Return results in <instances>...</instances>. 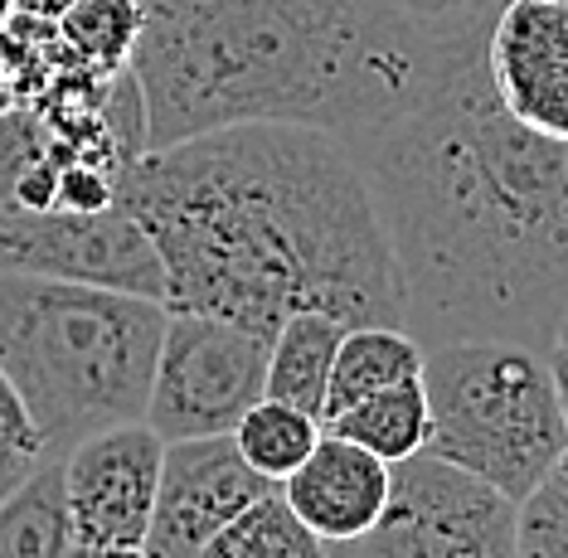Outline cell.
<instances>
[{
	"label": "cell",
	"mask_w": 568,
	"mask_h": 558,
	"mask_svg": "<svg viewBox=\"0 0 568 558\" xmlns=\"http://www.w3.org/2000/svg\"><path fill=\"white\" fill-rule=\"evenodd\" d=\"M118 204L165 267V306L257 335L296 311L408 331L394 243L359 155L331 132L248 122L141 151Z\"/></svg>",
	"instance_id": "6da1fadb"
},
{
	"label": "cell",
	"mask_w": 568,
	"mask_h": 558,
	"mask_svg": "<svg viewBox=\"0 0 568 558\" xmlns=\"http://www.w3.org/2000/svg\"><path fill=\"white\" fill-rule=\"evenodd\" d=\"M486 34L355 155L389 229L413 341L549 355L568 311V141L506 112Z\"/></svg>",
	"instance_id": "7a4b0ae2"
},
{
	"label": "cell",
	"mask_w": 568,
	"mask_h": 558,
	"mask_svg": "<svg viewBox=\"0 0 568 558\" xmlns=\"http://www.w3.org/2000/svg\"><path fill=\"white\" fill-rule=\"evenodd\" d=\"M132 83L146 151L248 122L341 136L351 151L418 108L490 16L423 24L398 0H136Z\"/></svg>",
	"instance_id": "3957f363"
},
{
	"label": "cell",
	"mask_w": 568,
	"mask_h": 558,
	"mask_svg": "<svg viewBox=\"0 0 568 558\" xmlns=\"http://www.w3.org/2000/svg\"><path fill=\"white\" fill-rule=\"evenodd\" d=\"M171 306L88 282L0 272V369L20 388L44 457L141 423Z\"/></svg>",
	"instance_id": "277c9868"
},
{
	"label": "cell",
	"mask_w": 568,
	"mask_h": 558,
	"mask_svg": "<svg viewBox=\"0 0 568 558\" xmlns=\"http://www.w3.org/2000/svg\"><path fill=\"white\" fill-rule=\"evenodd\" d=\"M428 457L462 466L520 505L568 452L564 398L549 355L500 341L437 345L423 359Z\"/></svg>",
	"instance_id": "5b68a950"
},
{
	"label": "cell",
	"mask_w": 568,
	"mask_h": 558,
	"mask_svg": "<svg viewBox=\"0 0 568 558\" xmlns=\"http://www.w3.org/2000/svg\"><path fill=\"white\" fill-rule=\"evenodd\" d=\"M267 355L273 341L239 321L171 311L141 423L161 443L234 437L243 413L267 398Z\"/></svg>",
	"instance_id": "8992f818"
},
{
	"label": "cell",
	"mask_w": 568,
	"mask_h": 558,
	"mask_svg": "<svg viewBox=\"0 0 568 558\" xmlns=\"http://www.w3.org/2000/svg\"><path fill=\"white\" fill-rule=\"evenodd\" d=\"M520 505L462 466L418 452L394 466L389 505L359 558H515Z\"/></svg>",
	"instance_id": "52a82bcc"
},
{
	"label": "cell",
	"mask_w": 568,
	"mask_h": 558,
	"mask_svg": "<svg viewBox=\"0 0 568 558\" xmlns=\"http://www.w3.org/2000/svg\"><path fill=\"white\" fill-rule=\"evenodd\" d=\"M0 272L88 282L165 302V267L156 243L122 204L112 210H24L0 200Z\"/></svg>",
	"instance_id": "ba28073f"
},
{
	"label": "cell",
	"mask_w": 568,
	"mask_h": 558,
	"mask_svg": "<svg viewBox=\"0 0 568 558\" xmlns=\"http://www.w3.org/2000/svg\"><path fill=\"white\" fill-rule=\"evenodd\" d=\"M277 490L257 476L234 437H190L165 443L156 510L146 529V558H200L214 535H224L248 505Z\"/></svg>",
	"instance_id": "9c48e42d"
},
{
	"label": "cell",
	"mask_w": 568,
	"mask_h": 558,
	"mask_svg": "<svg viewBox=\"0 0 568 558\" xmlns=\"http://www.w3.org/2000/svg\"><path fill=\"white\" fill-rule=\"evenodd\" d=\"M165 443L146 423H118L83 437L63 457L73 544H132L141 549L156 510Z\"/></svg>",
	"instance_id": "30bf717a"
},
{
	"label": "cell",
	"mask_w": 568,
	"mask_h": 558,
	"mask_svg": "<svg viewBox=\"0 0 568 558\" xmlns=\"http://www.w3.org/2000/svg\"><path fill=\"white\" fill-rule=\"evenodd\" d=\"M486 69L515 122L568 141V0H500Z\"/></svg>",
	"instance_id": "8fae6325"
},
{
	"label": "cell",
	"mask_w": 568,
	"mask_h": 558,
	"mask_svg": "<svg viewBox=\"0 0 568 558\" xmlns=\"http://www.w3.org/2000/svg\"><path fill=\"white\" fill-rule=\"evenodd\" d=\"M389 461H379L374 452L345 443L335 433H321L316 452L282 481V500L326 544H359L379 525L384 505H389Z\"/></svg>",
	"instance_id": "7c38bea8"
},
{
	"label": "cell",
	"mask_w": 568,
	"mask_h": 558,
	"mask_svg": "<svg viewBox=\"0 0 568 558\" xmlns=\"http://www.w3.org/2000/svg\"><path fill=\"white\" fill-rule=\"evenodd\" d=\"M423 359H428V349L413 341L408 331H398V326L345 331L341 349H335L331 394H326V413H321V423L341 418L345 408H355L359 398L379 394V388L423 379Z\"/></svg>",
	"instance_id": "4fadbf2b"
},
{
	"label": "cell",
	"mask_w": 568,
	"mask_h": 558,
	"mask_svg": "<svg viewBox=\"0 0 568 558\" xmlns=\"http://www.w3.org/2000/svg\"><path fill=\"white\" fill-rule=\"evenodd\" d=\"M0 558H73L63 457H40L0 500Z\"/></svg>",
	"instance_id": "5bb4252c"
},
{
	"label": "cell",
	"mask_w": 568,
	"mask_h": 558,
	"mask_svg": "<svg viewBox=\"0 0 568 558\" xmlns=\"http://www.w3.org/2000/svg\"><path fill=\"white\" fill-rule=\"evenodd\" d=\"M345 341V326L321 311H296V316L273 335V355H267V398L292 404L302 413L321 418L331 394L335 349Z\"/></svg>",
	"instance_id": "9a60e30c"
},
{
	"label": "cell",
	"mask_w": 568,
	"mask_h": 558,
	"mask_svg": "<svg viewBox=\"0 0 568 558\" xmlns=\"http://www.w3.org/2000/svg\"><path fill=\"white\" fill-rule=\"evenodd\" d=\"M326 433L398 466L428 447V388H423V379L379 388V394L359 398L355 408H345L341 418H331Z\"/></svg>",
	"instance_id": "2e32d148"
},
{
	"label": "cell",
	"mask_w": 568,
	"mask_h": 558,
	"mask_svg": "<svg viewBox=\"0 0 568 558\" xmlns=\"http://www.w3.org/2000/svg\"><path fill=\"white\" fill-rule=\"evenodd\" d=\"M316 443H321V418L292 404H277V398L253 404L243 413V423L234 427V447L243 452V461L257 476H267L273 486L287 481L296 466L316 452Z\"/></svg>",
	"instance_id": "e0dca14e"
},
{
	"label": "cell",
	"mask_w": 568,
	"mask_h": 558,
	"mask_svg": "<svg viewBox=\"0 0 568 558\" xmlns=\"http://www.w3.org/2000/svg\"><path fill=\"white\" fill-rule=\"evenodd\" d=\"M200 558H331V554L326 539L296 520V510L282 500V490H267L224 535H214Z\"/></svg>",
	"instance_id": "ac0fdd59"
},
{
	"label": "cell",
	"mask_w": 568,
	"mask_h": 558,
	"mask_svg": "<svg viewBox=\"0 0 568 558\" xmlns=\"http://www.w3.org/2000/svg\"><path fill=\"white\" fill-rule=\"evenodd\" d=\"M63 30H69V39L88 59H102V63L132 59L136 30H141V6L136 0H83V6L69 10Z\"/></svg>",
	"instance_id": "d6986e66"
},
{
	"label": "cell",
	"mask_w": 568,
	"mask_h": 558,
	"mask_svg": "<svg viewBox=\"0 0 568 558\" xmlns=\"http://www.w3.org/2000/svg\"><path fill=\"white\" fill-rule=\"evenodd\" d=\"M515 558H568V490L554 476L520 500Z\"/></svg>",
	"instance_id": "ffe728a7"
},
{
	"label": "cell",
	"mask_w": 568,
	"mask_h": 558,
	"mask_svg": "<svg viewBox=\"0 0 568 558\" xmlns=\"http://www.w3.org/2000/svg\"><path fill=\"white\" fill-rule=\"evenodd\" d=\"M44 457V437L24 408L20 388L0 369V466H34Z\"/></svg>",
	"instance_id": "44dd1931"
},
{
	"label": "cell",
	"mask_w": 568,
	"mask_h": 558,
	"mask_svg": "<svg viewBox=\"0 0 568 558\" xmlns=\"http://www.w3.org/2000/svg\"><path fill=\"white\" fill-rule=\"evenodd\" d=\"M413 20L423 24H462V20H476V16H490L500 10V0H398Z\"/></svg>",
	"instance_id": "7402d4cb"
},
{
	"label": "cell",
	"mask_w": 568,
	"mask_h": 558,
	"mask_svg": "<svg viewBox=\"0 0 568 558\" xmlns=\"http://www.w3.org/2000/svg\"><path fill=\"white\" fill-rule=\"evenodd\" d=\"M73 558H146V549H132V544H73Z\"/></svg>",
	"instance_id": "603a6c76"
},
{
	"label": "cell",
	"mask_w": 568,
	"mask_h": 558,
	"mask_svg": "<svg viewBox=\"0 0 568 558\" xmlns=\"http://www.w3.org/2000/svg\"><path fill=\"white\" fill-rule=\"evenodd\" d=\"M554 379H559V398H564V423H568V349H549Z\"/></svg>",
	"instance_id": "cb8c5ba5"
},
{
	"label": "cell",
	"mask_w": 568,
	"mask_h": 558,
	"mask_svg": "<svg viewBox=\"0 0 568 558\" xmlns=\"http://www.w3.org/2000/svg\"><path fill=\"white\" fill-rule=\"evenodd\" d=\"M24 471H30V466H0V500H6L10 490L24 481Z\"/></svg>",
	"instance_id": "d4e9b609"
},
{
	"label": "cell",
	"mask_w": 568,
	"mask_h": 558,
	"mask_svg": "<svg viewBox=\"0 0 568 558\" xmlns=\"http://www.w3.org/2000/svg\"><path fill=\"white\" fill-rule=\"evenodd\" d=\"M554 349H568V311H564V321H559V335H554Z\"/></svg>",
	"instance_id": "484cf974"
},
{
	"label": "cell",
	"mask_w": 568,
	"mask_h": 558,
	"mask_svg": "<svg viewBox=\"0 0 568 558\" xmlns=\"http://www.w3.org/2000/svg\"><path fill=\"white\" fill-rule=\"evenodd\" d=\"M554 481H559V486L568 490V452H564V461H559V466H554Z\"/></svg>",
	"instance_id": "4316f807"
}]
</instances>
